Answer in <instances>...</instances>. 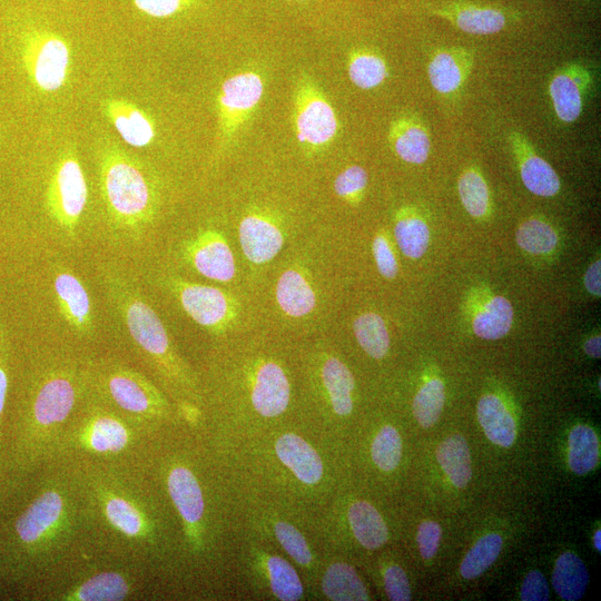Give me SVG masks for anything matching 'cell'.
Here are the masks:
<instances>
[{
    "label": "cell",
    "mask_w": 601,
    "mask_h": 601,
    "mask_svg": "<svg viewBox=\"0 0 601 601\" xmlns=\"http://www.w3.org/2000/svg\"><path fill=\"white\" fill-rule=\"evenodd\" d=\"M171 285L183 309L198 325L220 332L235 317V304L221 289L183 279Z\"/></svg>",
    "instance_id": "12"
},
{
    "label": "cell",
    "mask_w": 601,
    "mask_h": 601,
    "mask_svg": "<svg viewBox=\"0 0 601 601\" xmlns=\"http://www.w3.org/2000/svg\"><path fill=\"white\" fill-rule=\"evenodd\" d=\"M459 195L465 210L475 218L489 208V189L484 178L475 170L464 171L459 179Z\"/></svg>",
    "instance_id": "41"
},
{
    "label": "cell",
    "mask_w": 601,
    "mask_h": 601,
    "mask_svg": "<svg viewBox=\"0 0 601 601\" xmlns=\"http://www.w3.org/2000/svg\"><path fill=\"white\" fill-rule=\"evenodd\" d=\"M367 180V171L358 165H353L335 178L334 190L343 199L356 201L365 190Z\"/></svg>",
    "instance_id": "44"
},
{
    "label": "cell",
    "mask_w": 601,
    "mask_h": 601,
    "mask_svg": "<svg viewBox=\"0 0 601 601\" xmlns=\"http://www.w3.org/2000/svg\"><path fill=\"white\" fill-rule=\"evenodd\" d=\"M276 300L290 317H303L316 305V296L305 275L295 268L282 273L276 285Z\"/></svg>",
    "instance_id": "21"
},
{
    "label": "cell",
    "mask_w": 601,
    "mask_h": 601,
    "mask_svg": "<svg viewBox=\"0 0 601 601\" xmlns=\"http://www.w3.org/2000/svg\"><path fill=\"white\" fill-rule=\"evenodd\" d=\"M322 380L328 392L332 406L338 415L352 412L354 377L347 366L336 357H329L323 365Z\"/></svg>",
    "instance_id": "28"
},
{
    "label": "cell",
    "mask_w": 601,
    "mask_h": 601,
    "mask_svg": "<svg viewBox=\"0 0 601 601\" xmlns=\"http://www.w3.org/2000/svg\"><path fill=\"white\" fill-rule=\"evenodd\" d=\"M373 462L385 472L393 471L402 457V440L391 425L380 430L372 443Z\"/></svg>",
    "instance_id": "43"
},
{
    "label": "cell",
    "mask_w": 601,
    "mask_h": 601,
    "mask_svg": "<svg viewBox=\"0 0 601 601\" xmlns=\"http://www.w3.org/2000/svg\"><path fill=\"white\" fill-rule=\"evenodd\" d=\"M384 587L390 600H411V588L404 570L398 565L390 566L384 573Z\"/></svg>",
    "instance_id": "48"
},
{
    "label": "cell",
    "mask_w": 601,
    "mask_h": 601,
    "mask_svg": "<svg viewBox=\"0 0 601 601\" xmlns=\"http://www.w3.org/2000/svg\"><path fill=\"white\" fill-rule=\"evenodd\" d=\"M373 255L380 274L393 279L398 272L397 260L384 235H377L373 240Z\"/></svg>",
    "instance_id": "47"
},
{
    "label": "cell",
    "mask_w": 601,
    "mask_h": 601,
    "mask_svg": "<svg viewBox=\"0 0 601 601\" xmlns=\"http://www.w3.org/2000/svg\"><path fill=\"white\" fill-rule=\"evenodd\" d=\"M325 595L335 601L368 600L366 588L356 571L346 563L329 565L323 578Z\"/></svg>",
    "instance_id": "29"
},
{
    "label": "cell",
    "mask_w": 601,
    "mask_h": 601,
    "mask_svg": "<svg viewBox=\"0 0 601 601\" xmlns=\"http://www.w3.org/2000/svg\"><path fill=\"white\" fill-rule=\"evenodd\" d=\"M427 72L433 88L441 93L453 92L462 83L461 67L449 52L437 53L428 63Z\"/></svg>",
    "instance_id": "42"
},
{
    "label": "cell",
    "mask_w": 601,
    "mask_h": 601,
    "mask_svg": "<svg viewBox=\"0 0 601 601\" xmlns=\"http://www.w3.org/2000/svg\"><path fill=\"white\" fill-rule=\"evenodd\" d=\"M353 331L359 346L373 358H383L390 348V334L382 316L367 312L358 315Z\"/></svg>",
    "instance_id": "32"
},
{
    "label": "cell",
    "mask_w": 601,
    "mask_h": 601,
    "mask_svg": "<svg viewBox=\"0 0 601 601\" xmlns=\"http://www.w3.org/2000/svg\"><path fill=\"white\" fill-rule=\"evenodd\" d=\"M455 26L472 35H492L501 31L505 26V16L493 8L465 6L450 12H442Z\"/></svg>",
    "instance_id": "30"
},
{
    "label": "cell",
    "mask_w": 601,
    "mask_h": 601,
    "mask_svg": "<svg viewBox=\"0 0 601 601\" xmlns=\"http://www.w3.org/2000/svg\"><path fill=\"white\" fill-rule=\"evenodd\" d=\"M445 403L444 384L439 378L426 382L413 400V414L422 427L433 426Z\"/></svg>",
    "instance_id": "38"
},
{
    "label": "cell",
    "mask_w": 601,
    "mask_h": 601,
    "mask_svg": "<svg viewBox=\"0 0 601 601\" xmlns=\"http://www.w3.org/2000/svg\"><path fill=\"white\" fill-rule=\"evenodd\" d=\"M136 584L129 571L106 569L92 572L52 595L60 601H122L135 593Z\"/></svg>",
    "instance_id": "13"
},
{
    "label": "cell",
    "mask_w": 601,
    "mask_h": 601,
    "mask_svg": "<svg viewBox=\"0 0 601 601\" xmlns=\"http://www.w3.org/2000/svg\"><path fill=\"white\" fill-rule=\"evenodd\" d=\"M289 393V383L280 366L266 362L258 368L252 402L260 415L274 417L282 414L288 405Z\"/></svg>",
    "instance_id": "18"
},
{
    "label": "cell",
    "mask_w": 601,
    "mask_h": 601,
    "mask_svg": "<svg viewBox=\"0 0 601 601\" xmlns=\"http://www.w3.org/2000/svg\"><path fill=\"white\" fill-rule=\"evenodd\" d=\"M29 505L18 516L13 535L29 565L57 564L86 529L78 484L69 462H52Z\"/></svg>",
    "instance_id": "3"
},
{
    "label": "cell",
    "mask_w": 601,
    "mask_h": 601,
    "mask_svg": "<svg viewBox=\"0 0 601 601\" xmlns=\"http://www.w3.org/2000/svg\"><path fill=\"white\" fill-rule=\"evenodd\" d=\"M168 494L190 531L200 524L205 513V501L201 487L193 471L185 465L176 464L166 475Z\"/></svg>",
    "instance_id": "17"
},
{
    "label": "cell",
    "mask_w": 601,
    "mask_h": 601,
    "mask_svg": "<svg viewBox=\"0 0 601 601\" xmlns=\"http://www.w3.org/2000/svg\"><path fill=\"white\" fill-rule=\"evenodd\" d=\"M53 292L59 311L72 331L90 334L93 327L91 300L79 277L68 269L56 272Z\"/></svg>",
    "instance_id": "15"
},
{
    "label": "cell",
    "mask_w": 601,
    "mask_h": 601,
    "mask_svg": "<svg viewBox=\"0 0 601 601\" xmlns=\"http://www.w3.org/2000/svg\"><path fill=\"white\" fill-rule=\"evenodd\" d=\"M297 1H306V0H297Z\"/></svg>",
    "instance_id": "55"
},
{
    "label": "cell",
    "mask_w": 601,
    "mask_h": 601,
    "mask_svg": "<svg viewBox=\"0 0 601 601\" xmlns=\"http://www.w3.org/2000/svg\"><path fill=\"white\" fill-rule=\"evenodd\" d=\"M270 587L274 594L283 601H295L303 595V585L294 568L279 556L267 562Z\"/></svg>",
    "instance_id": "40"
},
{
    "label": "cell",
    "mask_w": 601,
    "mask_h": 601,
    "mask_svg": "<svg viewBox=\"0 0 601 601\" xmlns=\"http://www.w3.org/2000/svg\"><path fill=\"white\" fill-rule=\"evenodd\" d=\"M293 124L298 142L309 154L327 147L338 130L333 107L308 75L299 76L295 86Z\"/></svg>",
    "instance_id": "9"
},
{
    "label": "cell",
    "mask_w": 601,
    "mask_h": 601,
    "mask_svg": "<svg viewBox=\"0 0 601 601\" xmlns=\"http://www.w3.org/2000/svg\"><path fill=\"white\" fill-rule=\"evenodd\" d=\"M109 290L139 354L159 371H175L167 331L152 307L126 282H110Z\"/></svg>",
    "instance_id": "8"
},
{
    "label": "cell",
    "mask_w": 601,
    "mask_h": 601,
    "mask_svg": "<svg viewBox=\"0 0 601 601\" xmlns=\"http://www.w3.org/2000/svg\"><path fill=\"white\" fill-rule=\"evenodd\" d=\"M275 534L286 552L298 563L308 564L312 555L303 535L290 524L277 522Z\"/></svg>",
    "instance_id": "46"
},
{
    "label": "cell",
    "mask_w": 601,
    "mask_h": 601,
    "mask_svg": "<svg viewBox=\"0 0 601 601\" xmlns=\"http://www.w3.org/2000/svg\"><path fill=\"white\" fill-rule=\"evenodd\" d=\"M436 459L451 482L463 489L472 477L471 454L466 440L460 434L445 439L436 449Z\"/></svg>",
    "instance_id": "27"
},
{
    "label": "cell",
    "mask_w": 601,
    "mask_h": 601,
    "mask_svg": "<svg viewBox=\"0 0 601 601\" xmlns=\"http://www.w3.org/2000/svg\"><path fill=\"white\" fill-rule=\"evenodd\" d=\"M568 462L578 475L591 472L599 462V441L595 432L588 425L574 426L568 439Z\"/></svg>",
    "instance_id": "31"
},
{
    "label": "cell",
    "mask_w": 601,
    "mask_h": 601,
    "mask_svg": "<svg viewBox=\"0 0 601 601\" xmlns=\"http://www.w3.org/2000/svg\"><path fill=\"white\" fill-rule=\"evenodd\" d=\"M601 262L597 259L587 269L584 275V286L590 294L600 297L601 295Z\"/></svg>",
    "instance_id": "51"
},
{
    "label": "cell",
    "mask_w": 601,
    "mask_h": 601,
    "mask_svg": "<svg viewBox=\"0 0 601 601\" xmlns=\"http://www.w3.org/2000/svg\"><path fill=\"white\" fill-rule=\"evenodd\" d=\"M583 349L585 354L593 358H600L601 356V337L599 335L589 338L584 345Z\"/></svg>",
    "instance_id": "53"
},
{
    "label": "cell",
    "mask_w": 601,
    "mask_h": 601,
    "mask_svg": "<svg viewBox=\"0 0 601 601\" xmlns=\"http://www.w3.org/2000/svg\"><path fill=\"white\" fill-rule=\"evenodd\" d=\"M264 93L259 73L244 71L226 79L217 96V146L230 144L238 130L249 120Z\"/></svg>",
    "instance_id": "11"
},
{
    "label": "cell",
    "mask_w": 601,
    "mask_h": 601,
    "mask_svg": "<svg viewBox=\"0 0 601 601\" xmlns=\"http://www.w3.org/2000/svg\"><path fill=\"white\" fill-rule=\"evenodd\" d=\"M78 484L86 529L107 546L138 561L158 544V524L140 473L128 462H69Z\"/></svg>",
    "instance_id": "1"
},
{
    "label": "cell",
    "mask_w": 601,
    "mask_h": 601,
    "mask_svg": "<svg viewBox=\"0 0 601 601\" xmlns=\"http://www.w3.org/2000/svg\"><path fill=\"white\" fill-rule=\"evenodd\" d=\"M89 394L149 433L167 412L161 393L145 375L114 359L92 363Z\"/></svg>",
    "instance_id": "6"
},
{
    "label": "cell",
    "mask_w": 601,
    "mask_h": 601,
    "mask_svg": "<svg viewBox=\"0 0 601 601\" xmlns=\"http://www.w3.org/2000/svg\"><path fill=\"white\" fill-rule=\"evenodd\" d=\"M521 599L523 601H546L549 600V587L544 575L538 571H531L524 578L521 587Z\"/></svg>",
    "instance_id": "50"
},
{
    "label": "cell",
    "mask_w": 601,
    "mask_h": 601,
    "mask_svg": "<svg viewBox=\"0 0 601 601\" xmlns=\"http://www.w3.org/2000/svg\"><path fill=\"white\" fill-rule=\"evenodd\" d=\"M589 573L582 560L572 552L562 553L554 564L552 584L561 599L575 601L583 597Z\"/></svg>",
    "instance_id": "24"
},
{
    "label": "cell",
    "mask_w": 601,
    "mask_h": 601,
    "mask_svg": "<svg viewBox=\"0 0 601 601\" xmlns=\"http://www.w3.org/2000/svg\"><path fill=\"white\" fill-rule=\"evenodd\" d=\"M390 140L396 155L410 164H423L430 154V138L425 129L407 119L395 120Z\"/></svg>",
    "instance_id": "23"
},
{
    "label": "cell",
    "mask_w": 601,
    "mask_h": 601,
    "mask_svg": "<svg viewBox=\"0 0 601 601\" xmlns=\"http://www.w3.org/2000/svg\"><path fill=\"white\" fill-rule=\"evenodd\" d=\"M476 412L479 422L492 443L503 447H510L514 443L516 436L514 420L496 395H483L477 403Z\"/></svg>",
    "instance_id": "22"
},
{
    "label": "cell",
    "mask_w": 601,
    "mask_h": 601,
    "mask_svg": "<svg viewBox=\"0 0 601 601\" xmlns=\"http://www.w3.org/2000/svg\"><path fill=\"white\" fill-rule=\"evenodd\" d=\"M104 111L126 144L142 148L155 138L150 117L134 104L124 99H108Z\"/></svg>",
    "instance_id": "19"
},
{
    "label": "cell",
    "mask_w": 601,
    "mask_h": 601,
    "mask_svg": "<svg viewBox=\"0 0 601 601\" xmlns=\"http://www.w3.org/2000/svg\"><path fill=\"white\" fill-rule=\"evenodd\" d=\"M348 77L361 89L380 86L387 77L384 59L373 52L355 50L348 57Z\"/></svg>",
    "instance_id": "33"
},
{
    "label": "cell",
    "mask_w": 601,
    "mask_h": 601,
    "mask_svg": "<svg viewBox=\"0 0 601 601\" xmlns=\"http://www.w3.org/2000/svg\"><path fill=\"white\" fill-rule=\"evenodd\" d=\"M524 186L534 195L551 197L560 190V179L554 169L541 157L532 155L521 164Z\"/></svg>",
    "instance_id": "36"
},
{
    "label": "cell",
    "mask_w": 601,
    "mask_h": 601,
    "mask_svg": "<svg viewBox=\"0 0 601 601\" xmlns=\"http://www.w3.org/2000/svg\"><path fill=\"white\" fill-rule=\"evenodd\" d=\"M136 10L145 16L165 19L183 13L201 0H131Z\"/></svg>",
    "instance_id": "45"
},
{
    "label": "cell",
    "mask_w": 601,
    "mask_h": 601,
    "mask_svg": "<svg viewBox=\"0 0 601 601\" xmlns=\"http://www.w3.org/2000/svg\"><path fill=\"white\" fill-rule=\"evenodd\" d=\"M238 233L244 255L257 265L273 259L284 244V236L277 224L259 213L246 215L239 224Z\"/></svg>",
    "instance_id": "16"
},
{
    "label": "cell",
    "mask_w": 601,
    "mask_h": 601,
    "mask_svg": "<svg viewBox=\"0 0 601 601\" xmlns=\"http://www.w3.org/2000/svg\"><path fill=\"white\" fill-rule=\"evenodd\" d=\"M279 460L288 466L298 480L307 484L317 483L323 475V464L318 453L295 434L282 435L275 445Z\"/></svg>",
    "instance_id": "20"
},
{
    "label": "cell",
    "mask_w": 601,
    "mask_h": 601,
    "mask_svg": "<svg viewBox=\"0 0 601 601\" xmlns=\"http://www.w3.org/2000/svg\"><path fill=\"white\" fill-rule=\"evenodd\" d=\"M4 346L0 344V420L4 410L8 392V370Z\"/></svg>",
    "instance_id": "52"
},
{
    "label": "cell",
    "mask_w": 601,
    "mask_h": 601,
    "mask_svg": "<svg viewBox=\"0 0 601 601\" xmlns=\"http://www.w3.org/2000/svg\"><path fill=\"white\" fill-rule=\"evenodd\" d=\"M88 200L85 174L77 156L67 151L56 162L46 203L50 217L69 234L77 229Z\"/></svg>",
    "instance_id": "10"
},
{
    "label": "cell",
    "mask_w": 601,
    "mask_h": 601,
    "mask_svg": "<svg viewBox=\"0 0 601 601\" xmlns=\"http://www.w3.org/2000/svg\"><path fill=\"white\" fill-rule=\"evenodd\" d=\"M502 549V538L496 533L482 536L466 553L460 572L464 579H475L497 559Z\"/></svg>",
    "instance_id": "37"
},
{
    "label": "cell",
    "mask_w": 601,
    "mask_h": 601,
    "mask_svg": "<svg viewBox=\"0 0 601 601\" xmlns=\"http://www.w3.org/2000/svg\"><path fill=\"white\" fill-rule=\"evenodd\" d=\"M513 307L503 296L491 297L475 314L473 332L483 339L494 341L505 336L513 323Z\"/></svg>",
    "instance_id": "26"
},
{
    "label": "cell",
    "mask_w": 601,
    "mask_h": 601,
    "mask_svg": "<svg viewBox=\"0 0 601 601\" xmlns=\"http://www.w3.org/2000/svg\"><path fill=\"white\" fill-rule=\"evenodd\" d=\"M394 236L401 252L412 259L421 258L430 245L428 226L414 216L400 217L394 227Z\"/></svg>",
    "instance_id": "35"
},
{
    "label": "cell",
    "mask_w": 601,
    "mask_h": 601,
    "mask_svg": "<svg viewBox=\"0 0 601 601\" xmlns=\"http://www.w3.org/2000/svg\"><path fill=\"white\" fill-rule=\"evenodd\" d=\"M348 521L356 540L366 549H377L386 543L387 526L368 502H354L348 509Z\"/></svg>",
    "instance_id": "25"
},
{
    "label": "cell",
    "mask_w": 601,
    "mask_h": 601,
    "mask_svg": "<svg viewBox=\"0 0 601 601\" xmlns=\"http://www.w3.org/2000/svg\"><path fill=\"white\" fill-rule=\"evenodd\" d=\"M148 434L142 426L88 394L59 435L52 462H126L140 454Z\"/></svg>",
    "instance_id": "4"
},
{
    "label": "cell",
    "mask_w": 601,
    "mask_h": 601,
    "mask_svg": "<svg viewBox=\"0 0 601 601\" xmlns=\"http://www.w3.org/2000/svg\"><path fill=\"white\" fill-rule=\"evenodd\" d=\"M515 237L518 245L533 255L549 254L558 245L555 230L540 219H529L521 224Z\"/></svg>",
    "instance_id": "39"
},
{
    "label": "cell",
    "mask_w": 601,
    "mask_h": 601,
    "mask_svg": "<svg viewBox=\"0 0 601 601\" xmlns=\"http://www.w3.org/2000/svg\"><path fill=\"white\" fill-rule=\"evenodd\" d=\"M600 538H601V531L598 530V531L594 533V536H593L594 548H595L598 551L601 550Z\"/></svg>",
    "instance_id": "54"
},
{
    "label": "cell",
    "mask_w": 601,
    "mask_h": 601,
    "mask_svg": "<svg viewBox=\"0 0 601 601\" xmlns=\"http://www.w3.org/2000/svg\"><path fill=\"white\" fill-rule=\"evenodd\" d=\"M550 95L556 116L564 122L574 121L582 111V95L578 81L566 75H556L550 83Z\"/></svg>",
    "instance_id": "34"
},
{
    "label": "cell",
    "mask_w": 601,
    "mask_h": 601,
    "mask_svg": "<svg viewBox=\"0 0 601 601\" xmlns=\"http://www.w3.org/2000/svg\"><path fill=\"white\" fill-rule=\"evenodd\" d=\"M99 187L109 217L126 228H139L154 216L156 193L135 158L117 147L99 157Z\"/></svg>",
    "instance_id": "5"
},
{
    "label": "cell",
    "mask_w": 601,
    "mask_h": 601,
    "mask_svg": "<svg viewBox=\"0 0 601 601\" xmlns=\"http://www.w3.org/2000/svg\"><path fill=\"white\" fill-rule=\"evenodd\" d=\"M9 20L16 32L22 67L29 81L42 92L59 90L70 71L69 42L29 16L18 13Z\"/></svg>",
    "instance_id": "7"
},
{
    "label": "cell",
    "mask_w": 601,
    "mask_h": 601,
    "mask_svg": "<svg viewBox=\"0 0 601 601\" xmlns=\"http://www.w3.org/2000/svg\"><path fill=\"white\" fill-rule=\"evenodd\" d=\"M92 363L53 361L38 373L20 412L13 457L21 473L49 465L56 442L90 391Z\"/></svg>",
    "instance_id": "2"
},
{
    "label": "cell",
    "mask_w": 601,
    "mask_h": 601,
    "mask_svg": "<svg viewBox=\"0 0 601 601\" xmlns=\"http://www.w3.org/2000/svg\"><path fill=\"white\" fill-rule=\"evenodd\" d=\"M442 531L440 525L433 521H424L417 529V544L421 555L428 560L437 552Z\"/></svg>",
    "instance_id": "49"
},
{
    "label": "cell",
    "mask_w": 601,
    "mask_h": 601,
    "mask_svg": "<svg viewBox=\"0 0 601 601\" xmlns=\"http://www.w3.org/2000/svg\"><path fill=\"white\" fill-rule=\"evenodd\" d=\"M185 255L193 267L209 279L226 283L235 276L233 252L223 234L215 229L199 231L187 243Z\"/></svg>",
    "instance_id": "14"
}]
</instances>
